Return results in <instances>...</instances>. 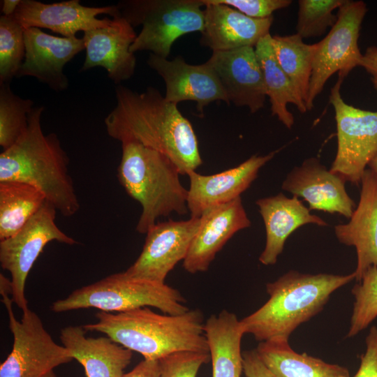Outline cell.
Segmentation results:
<instances>
[{"mask_svg":"<svg viewBox=\"0 0 377 377\" xmlns=\"http://www.w3.org/2000/svg\"><path fill=\"white\" fill-rule=\"evenodd\" d=\"M256 204L265 228V246L259 257L264 265H272L277 262L286 239L300 227L306 224L328 226L323 219L311 214L310 209L296 196L288 198L279 193L260 198Z\"/></svg>","mask_w":377,"mask_h":377,"instance_id":"603a6c76","label":"cell"},{"mask_svg":"<svg viewBox=\"0 0 377 377\" xmlns=\"http://www.w3.org/2000/svg\"><path fill=\"white\" fill-rule=\"evenodd\" d=\"M6 309L13 348L0 366V377H43L73 358L63 345L57 344L44 327L39 316L27 309L16 319L8 291H0Z\"/></svg>","mask_w":377,"mask_h":377,"instance_id":"ba28073f","label":"cell"},{"mask_svg":"<svg viewBox=\"0 0 377 377\" xmlns=\"http://www.w3.org/2000/svg\"><path fill=\"white\" fill-rule=\"evenodd\" d=\"M56 213V208L46 200L17 233L0 241V264L10 273L12 300L22 311L29 309L25 296L28 274L44 247L52 241L77 243L57 226Z\"/></svg>","mask_w":377,"mask_h":377,"instance_id":"8fae6325","label":"cell"},{"mask_svg":"<svg viewBox=\"0 0 377 377\" xmlns=\"http://www.w3.org/2000/svg\"><path fill=\"white\" fill-rule=\"evenodd\" d=\"M45 202V195L30 184L0 182V241L17 233Z\"/></svg>","mask_w":377,"mask_h":377,"instance_id":"83f0119b","label":"cell"},{"mask_svg":"<svg viewBox=\"0 0 377 377\" xmlns=\"http://www.w3.org/2000/svg\"><path fill=\"white\" fill-rule=\"evenodd\" d=\"M251 224L241 197L208 209L200 216L199 229L183 260L184 269L191 274L206 272L226 242Z\"/></svg>","mask_w":377,"mask_h":377,"instance_id":"ffe728a7","label":"cell"},{"mask_svg":"<svg viewBox=\"0 0 377 377\" xmlns=\"http://www.w3.org/2000/svg\"><path fill=\"white\" fill-rule=\"evenodd\" d=\"M83 327L61 330L60 339L73 359L84 367L87 377H121L131 363L133 351L109 337H87Z\"/></svg>","mask_w":377,"mask_h":377,"instance_id":"cb8c5ba5","label":"cell"},{"mask_svg":"<svg viewBox=\"0 0 377 377\" xmlns=\"http://www.w3.org/2000/svg\"><path fill=\"white\" fill-rule=\"evenodd\" d=\"M102 14L112 18L121 16L117 5L90 7L82 5L79 0L52 3L21 0L13 15L24 29H47L63 37H73L81 31L85 32L108 26L110 19L96 17Z\"/></svg>","mask_w":377,"mask_h":377,"instance_id":"4fadbf2b","label":"cell"},{"mask_svg":"<svg viewBox=\"0 0 377 377\" xmlns=\"http://www.w3.org/2000/svg\"><path fill=\"white\" fill-rule=\"evenodd\" d=\"M351 293L355 301L347 337L365 330L377 317V268L369 267Z\"/></svg>","mask_w":377,"mask_h":377,"instance_id":"1f68e13d","label":"cell"},{"mask_svg":"<svg viewBox=\"0 0 377 377\" xmlns=\"http://www.w3.org/2000/svg\"><path fill=\"white\" fill-rule=\"evenodd\" d=\"M202 2L205 7V22L200 43L212 52L255 47L261 38L269 34L273 16L253 18L213 0H202Z\"/></svg>","mask_w":377,"mask_h":377,"instance_id":"44dd1931","label":"cell"},{"mask_svg":"<svg viewBox=\"0 0 377 377\" xmlns=\"http://www.w3.org/2000/svg\"><path fill=\"white\" fill-rule=\"evenodd\" d=\"M366 350L360 357V364L353 377H377V327L372 326L365 339Z\"/></svg>","mask_w":377,"mask_h":377,"instance_id":"d590c367","label":"cell"},{"mask_svg":"<svg viewBox=\"0 0 377 377\" xmlns=\"http://www.w3.org/2000/svg\"><path fill=\"white\" fill-rule=\"evenodd\" d=\"M367 7L363 1L345 0L337 20L327 36L315 43L312 72L306 107L311 110L327 80L338 72L346 77L362 58L358 46L360 31Z\"/></svg>","mask_w":377,"mask_h":377,"instance_id":"9c48e42d","label":"cell"},{"mask_svg":"<svg viewBox=\"0 0 377 377\" xmlns=\"http://www.w3.org/2000/svg\"><path fill=\"white\" fill-rule=\"evenodd\" d=\"M186 302L177 289L165 283L134 277L124 272L75 290L66 298L54 302L52 310L61 313L96 308L119 313L152 306L165 314L178 315L189 310Z\"/></svg>","mask_w":377,"mask_h":377,"instance_id":"8992f818","label":"cell"},{"mask_svg":"<svg viewBox=\"0 0 377 377\" xmlns=\"http://www.w3.org/2000/svg\"><path fill=\"white\" fill-rule=\"evenodd\" d=\"M136 36L134 28L121 16L111 19L107 27L84 32L86 54L80 71L101 66L117 84L130 79L136 66L130 48Z\"/></svg>","mask_w":377,"mask_h":377,"instance_id":"d6986e66","label":"cell"},{"mask_svg":"<svg viewBox=\"0 0 377 377\" xmlns=\"http://www.w3.org/2000/svg\"><path fill=\"white\" fill-rule=\"evenodd\" d=\"M280 150L264 156L253 155L234 168L211 175L189 172L187 207L191 217H200L208 209L241 197L257 178L260 169Z\"/></svg>","mask_w":377,"mask_h":377,"instance_id":"ac0fdd59","label":"cell"},{"mask_svg":"<svg viewBox=\"0 0 377 377\" xmlns=\"http://www.w3.org/2000/svg\"><path fill=\"white\" fill-rule=\"evenodd\" d=\"M355 279L354 272L311 274L290 270L266 284L269 297L258 309L240 320L243 330L259 342L288 340L298 326L323 310L334 291Z\"/></svg>","mask_w":377,"mask_h":377,"instance_id":"277c9868","label":"cell"},{"mask_svg":"<svg viewBox=\"0 0 377 377\" xmlns=\"http://www.w3.org/2000/svg\"><path fill=\"white\" fill-rule=\"evenodd\" d=\"M344 78L339 75L330 96L337 131V151L330 171L346 182L358 185L366 167L377 154V111L347 104L340 93Z\"/></svg>","mask_w":377,"mask_h":377,"instance_id":"30bf717a","label":"cell"},{"mask_svg":"<svg viewBox=\"0 0 377 377\" xmlns=\"http://www.w3.org/2000/svg\"><path fill=\"white\" fill-rule=\"evenodd\" d=\"M1 2L2 15L10 16L14 15L21 0H3Z\"/></svg>","mask_w":377,"mask_h":377,"instance_id":"ab89813d","label":"cell"},{"mask_svg":"<svg viewBox=\"0 0 377 377\" xmlns=\"http://www.w3.org/2000/svg\"><path fill=\"white\" fill-rule=\"evenodd\" d=\"M345 0H300L296 25L297 34L302 39L322 36L337 20L333 11Z\"/></svg>","mask_w":377,"mask_h":377,"instance_id":"d6a6232c","label":"cell"},{"mask_svg":"<svg viewBox=\"0 0 377 377\" xmlns=\"http://www.w3.org/2000/svg\"><path fill=\"white\" fill-rule=\"evenodd\" d=\"M115 96L117 105L104 119L112 138L121 143L137 142L162 153L174 162L181 175L202 165L191 122L156 88L148 87L138 93L118 85Z\"/></svg>","mask_w":377,"mask_h":377,"instance_id":"6da1fadb","label":"cell"},{"mask_svg":"<svg viewBox=\"0 0 377 377\" xmlns=\"http://www.w3.org/2000/svg\"><path fill=\"white\" fill-rule=\"evenodd\" d=\"M345 183L318 158L311 157L288 172L281 188L293 196L303 198L310 210L338 213L350 219L356 205L348 194Z\"/></svg>","mask_w":377,"mask_h":377,"instance_id":"e0dca14e","label":"cell"},{"mask_svg":"<svg viewBox=\"0 0 377 377\" xmlns=\"http://www.w3.org/2000/svg\"><path fill=\"white\" fill-rule=\"evenodd\" d=\"M371 82L373 84V86H374V89L377 91V77L372 76L371 78Z\"/></svg>","mask_w":377,"mask_h":377,"instance_id":"b9f144b4","label":"cell"},{"mask_svg":"<svg viewBox=\"0 0 377 377\" xmlns=\"http://www.w3.org/2000/svg\"><path fill=\"white\" fill-rule=\"evenodd\" d=\"M369 168L377 174V154L369 164Z\"/></svg>","mask_w":377,"mask_h":377,"instance_id":"60d3db41","label":"cell"},{"mask_svg":"<svg viewBox=\"0 0 377 377\" xmlns=\"http://www.w3.org/2000/svg\"><path fill=\"white\" fill-rule=\"evenodd\" d=\"M118 179L142 213L136 226L146 234L161 216L188 212V190L180 182L177 166L167 156L139 143H121Z\"/></svg>","mask_w":377,"mask_h":377,"instance_id":"5b68a950","label":"cell"},{"mask_svg":"<svg viewBox=\"0 0 377 377\" xmlns=\"http://www.w3.org/2000/svg\"><path fill=\"white\" fill-rule=\"evenodd\" d=\"M272 44L277 62L306 105L315 43L306 44L295 34L288 36H272Z\"/></svg>","mask_w":377,"mask_h":377,"instance_id":"f1b7e54d","label":"cell"},{"mask_svg":"<svg viewBox=\"0 0 377 377\" xmlns=\"http://www.w3.org/2000/svg\"><path fill=\"white\" fill-rule=\"evenodd\" d=\"M256 350L264 364L279 377H350L346 367L298 353L286 339L260 342Z\"/></svg>","mask_w":377,"mask_h":377,"instance_id":"484cf974","label":"cell"},{"mask_svg":"<svg viewBox=\"0 0 377 377\" xmlns=\"http://www.w3.org/2000/svg\"><path fill=\"white\" fill-rule=\"evenodd\" d=\"M25 56L24 28L14 15L0 16V84L17 77Z\"/></svg>","mask_w":377,"mask_h":377,"instance_id":"4dcf8cb0","label":"cell"},{"mask_svg":"<svg viewBox=\"0 0 377 377\" xmlns=\"http://www.w3.org/2000/svg\"><path fill=\"white\" fill-rule=\"evenodd\" d=\"M235 8L243 14L253 18L264 19L272 16L277 10L288 7L290 0H213Z\"/></svg>","mask_w":377,"mask_h":377,"instance_id":"e575fe53","label":"cell"},{"mask_svg":"<svg viewBox=\"0 0 377 377\" xmlns=\"http://www.w3.org/2000/svg\"><path fill=\"white\" fill-rule=\"evenodd\" d=\"M43 377H57L54 372L53 371L47 373V374H45L44 376Z\"/></svg>","mask_w":377,"mask_h":377,"instance_id":"7bdbcfd3","label":"cell"},{"mask_svg":"<svg viewBox=\"0 0 377 377\" xmlns=\"http://www.w3.org/2000/svg\"><path fill=\"white\" fill-rule=\"evenodd\" d=\"M372 76L377 77V47H368L362 55L360 66Z\"/></svg>","mask_w":377,"mask_h":377,"instance_id":"f35d334b","label":"cell"},{"mask_svg":"<svg viewBox=\"0 0 377 377\" xmlns=\"http://www.w3.org/2000/svg\"><path fill=\"white\" fill-rule=\"evenodd\" d=\"M96 316L97 322L83 326L85 331L103 333L145 360H158L183 350L209 353L199 309L170 315L142 307L119 313L99 311Z\"/></svg>","mask_w":377,"mask_h":377,"instance_id":"3957f363","label":"cell"},{"mask_svg":"<svg viewBox=\"0 0 377 377\" xmlns=\"http://www.w3.org/2000/svg\"><path fill=\"white\" fill-rule=\"evenodd\" d=\"M360 184L359 202L350 221L334 226L338 241L355 249L357 265L353 272L357 282L369 267L377 268V174L367 168Z\"/></svg>","mask_w":377,"mask_h":377,"instance_id":"7402d4cb","label":"cell"},{"mask_svg":"<svg viewBox=\"0 0 377 377\" xmlns=\"http://www.w3.org/2000/svg\"><path fill=\"white\" fill-rule=\"evenodd\" d=\"M262 71L267 96L271 104V112L288 129L294 124L293 114L287 105H295L302 113L307 111L306 105L294 85L276 61L270 34L261 38L255 47Z\"/></svg>","mask_w":377,"mask_h":377,"instance_id":"4316f807","label":"cell"},{"mask_svg":"<svg viewBox=\"0 0 377 377\" xmlns=\"http://www.w3.org/2000/svg\"><path fill=\"white\" fill-rule=\"evenodd\" d=\"M24 59L17 77H33L56 91L67 89L64 68L85 49L83 38L54 36L31 27L24 29Z\"/></svg>","mask_w":377,"mask_h":377,"instance_id":"9a60e30c","label":"cell"},{"mask_svg":"<svg viewBox=\"0 0 377 377\" xmlns=\"http://www.w3.org/2000/svg\"><path fill=\"white\" fill-rule=\"evenodd\" d=\"M43 106L34 107L27 131L0 154V182L17 181L39 190L64 216L80 209V202L69 175V158L54 133L44 134Z\"/></svg>","mask_w":377,"mask_h":377,"instance_id":"7a4b0ae2","label":"cell"},{"mask_svg":"<svg viewBox=\"0 0 377 377\" xmlns=\"http://www.w3.org/2000/svg\"><path fill=\"white\" fill-rule=\"evenodd\" d=\"M209 361V353L175 352L158 360L160 377H196L201 366Z\"/></svg>","mask_w":377,"mask_h":377,"instance_id":"836d02e7","label":"cell"},{"mask_svg":"<svg viewBox=\"0 0 377 377\" xmlns=\"http://www.w3.org/2000/svg\"><path fill=\"white\" fill-rule=\"evenodd\" d=\"M34 101L13 92L10 84H0V145L3 151L13 146L29 126Z\"/></svg>","mask_w":377,"mask_h":377,"instance_id":"f546056e","label":"cell"},{"mask_svg":"<svg viewBox=\"0 0 377 377\" xmlns=\"http://www.w3.org/2000/svg\"><path fill=\"white\" fill-rule=\"evenodd\" d=\"M117 6L133 28L142 26L131 46L133 53L147 50L167 59L177 39L204 28L202 0H124Z\"/></svg>","mask_w":377,"mask_h":377,"instance_id":"52a82bcc","label":"cell"},{"mask_svg":"<svg viewBox=\"0 0 377 377\" xmlns=\"http://www.w3.org/2000/svg\"><path fill=\"white\" fill-rule=\"evenodd\" d=\"M204 331L212 365V377H241V341L245 333L240 320L234 313L223 310L208 318Z\"/></svg>","mask_w":377,"mask_h":377,"instance_id":"d4e9b609","label":"cell"},{"mask_svg":"<svg viewBox=\"0 0 377 377\" xmlns=\"http://www.w3.org/2000/svg\"><path fill=\"white\" fill-rule=\"evenodd\" d=\"M243 373L246 377H279L261 361L255 350L242 353Z\"/></svg>","mask_w":377,"mask_h":377,"instance_id":"8d00e7d4","label":"cell"},{"mask_svg":"<svg viewBox=\"0 0 377 377\" xmlns=\"http://www.w3.org/2000/svg\"><path fill=\"white\" fill-rule=\"evenodd\" d=\"M200 225V217L156 222L146 233L142 250L125 272L130 276L165 283L169 272L184 260Z\"/></svg>","mask_w":377,"mask_h":377,"instance_id":"7c38bea8","label":"cell"},{"mask_svg":"<svg viewBox=\"0 0 377 377\" xmlns=\"http://www.w3.org/2000/svg\"><path fill=\"white\" fill-rule=\"evenodd\" d=\"M147 64L163 78L164 97L168 102L177 105L182 101H194L200 114L204 108L214 101L230 104L217 76L207 62L193 65L182 57L168 60L150 53Z\"/></svg>","mask_w":377,"mask_h":377,"instance_id":"5bb4252c","label":"cell"},{"mask_svg":"<svg viewBox=\"0 0 377 377\" xmlns=\"http://www.w3.org/2000/svg\"><path fill=\"white\" fill-rule=\"evenodd\" d=\"M217 76L229 103L255 113L267 96L262 71L253 47L212 52L206 61Z\"/></svg>","mask_w":377,"mask_h":377,"instance_id":"2e32d148","label":"cell"},{"mask_svg":"<svg viewBox=\"0 0 377 377\" xmlns=\"http://www.w3.org/2000/svg\"><path fill=\"white\" fill-rule=\"evenodd\" d=\"M121 377H160L158 360L144 359Z\"/></svg>","mask_w":377,"mask_h":377,"instance_id":"74e56055","label":"cell"}]
</instances>
